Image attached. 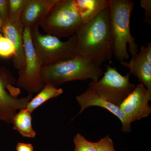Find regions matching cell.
<instances>
[{"mask_svg":"<svg viewBox=\"0 0 151 151\" xmlns=\"http://www.w3.org/2000/svg\"><path fill=\"white\" fill-rule=\"evenodd\" d=\"M17 151H34L32 144L29 143L19 142L16 146Z\"/></svg>","mask_w":151,"mask_h":151,"instance_id":"603a6c76","label":"cell"},{"mask_svg":"<svg viewBox=\"0 0 151 151\" xmlns=\"http://www.w3.org/2000/svg\"><path fill=\"white\" fill-rule=\"evenodd\" d=\"M57 0H27L20 22L30 30L39 27L41 23Z\"/></svg>","mask_w":151,"mask_h":151,"instance_id":"7c38bea8","label":"cell"},{"mask_svg":"<svg viewBox=\"0 0 151 151\" xmlns=\"http://www.w3.org/2000/svg\"><path fill=\"white\" fill-rule=\"evenodd\" d=\"M24 27L21 22L8 21L3 25V35L9 39L14 49V54L12 58L14 67L19 70L24 67L25 51L23 32Z\"/></svg>","mask_w":151,"mask_h":151,"instance_id":"4fadbf2b","label":"cell"},{"mask_svg":"<svg viewBox=\"0 0 151 151\" xmlns=\"http://www.w3.org/2000/svg\"><path fill=\"white\" fill-rule=\"evenodd\" d=\"M106 67L102 78L97 81L90 82L89 87L106 101L120 106L136 86L130 82L129 73L122 75L116 67L110 65Z\"/></svg>","mask_w":151,"mask_h":151,"instance_id":"8992f818","label":"cell"},{"mask_svg":"<svg viewBox=\"0 0 151 151\" xmlns=\"http://www.w3.org/2000/svg\"><path fill=\"white\" fill-rule=\"evenodd\" d=\"M14 54V49L10 40L0 33V57L4 58H12Z\"/></svg>","mask_w":151,"mask_h":151,"instance_id":"d6986e66","label":"cell"},{"mask_svg":"<svg viewBox=\"0 0 151 151\" xmlns=\"http://www.w3.org/2000/svg\"><path fill=\"white\" fill-rule=\"evenodd\" d=\"M151 92L140 83L126 98L119 107L131 122L140 120L151 114Z\"/></svg>","mask_w":151,"mask_h":151,"instance_id":"9c48e42d","label":"cell"},{"mask_svg":"<svg viewBox=\"0 0 151 151\" xmlns=\"http://www.w3.org/2000/svg\"><path fill=\"white\" fill-rule=\"evenodd\" d=\"M33 46L42 65L54 64L76 56V35L65 41L53 36L42 33L39 27L31 30Z\"/></svg>","mask_w":151,"mask_h":151,"instance_id":"5b68a950","label":"cell"},{"mask_svg":"<svg viewBox=\"0 0 151 151\" xmlns=\"http://www.w3.org/2000/svg\"><path fill=\"white\" fill-rule=\"evenodd\" d=\"M73 1L83 25L92 21L110 6V0H73Z\"/></svg>","mask_w":151,"mask_h":151,"instance_id":"5bb4252c","label":"cell"},{"mask_svg":"<svg viewBox=\"0 0 151 151\" xmlns=\"http://www.w3.org/2000/svg\"><path fill=\"white\" fill-rule=\"evenodd\" d=\"M130 0H110V24L114 40V54L120 62L127 60L129 54L132 57L138 53V47L136 39L132 36L130 29V18L134 6Z\"/></svg>","mask_w":151,"mask_h":151,"instance_id":"7a4b0ae2","label":"cell"},{"mask_svg":"<svg viewBox=\"0 0 151 151\" xmlns=\"http://www.w3.org/2000/svg\"><path fill=\"white\" fill-rule=\"evenodd\" d=\"M82 25L73 0H57L40 26L46 34L60 38L71 37Z\"/></svg>","mask_w":151,"mask_h":151,"instance_id":"277c9868","label":"cell"},{"mask_svg":"<svg viewBox=\"0 0 151 151\" xmlns=\"http://www.w3.org/2000/svg\"><path fill=\"white\" fill-rule=\"evenodd\" d=\"M103 74V69L90 60L76 55L54 64L43 65L41 72L42 81L58 88L68 81L86 80L97 81Z\"/></svg>","mask_w":151,"mask_h":151,"instance_id":"3957f363","label":"cell"},{"mask_svg":"<svg viewBox=\"0 0 151 151\" xmlns=\"http://www.w3.org/2000/svg\"><path fill=\"white\" fill-rule=\"evenodd\" d=\"M23 37L25 56L24 65L22 70L18 71L17 86L29 94L38 93L45 85L41 76L43 65L33 46L30 29L24 28Z\"/></svg>","mask_w":151,"mask_h":151,"instance_id":"ba28073f","label":"cell"},{"mask_svg":"<svg viewBox=\"0 0 151 151\" xmlns=\"http://www.w3.org/2000/svg\"><path fill=\"white\" fill-rule=\"evenodd\" d=\"M15 78L8 68L0 66V124H12L17 111L26 108L33 98V94L19 97L20 89L15 86Z\"/></svg>","mask_w":151,"mask_h":151,"instance_id":"52a82bcc","label":"cell"},{"mask_svg":"<svg viewBox=\"0 0 151 151\" xmlns=\"http://www.w3.org/2000/svg\"><path fill=\"white\" fill-rule=\"evenodd\" d=\"M75 145L74 151H97L96 143L87 140L80 134H77L73 137Z\"/></svg>","mask_w":151,"mask_h":151,"instance_id":"ac0fdd59","label":"cell"},{"mask_svg":"<svg viewBox=\"0 0 151 151\" xmlns=\"http://www.w3.org/2000/svg\"><path fill=\"white\" fill-rule=\"evenodd\" d=\"M9 9V0H0V19L4 24L8 21Z\"/></svg>","mask_w":151,"mask_h":151,"instance_id":"44dd1931","label":"cell"},{"mask_svg":"<svg viewBox=\"0 0 151 151\" xmlns=\"http://www.w3.org/2000/svg\"><path fill=\"white\" fill-rule=\"evenodd\" d=\"M96 143L97 151H116L113 140L108 135Z\"/></svg>","mask_w":151,"mask_h":151,"instance_id":"ffe728a7","label":"cell"},{"mask_svg":"<svg viewBox=\"0 0 151 151\" xmlns=\"http://www.w3.org/2000/svg\"><path fill=\"white\" fill-rule=\"evenodd\" d=\"M140 6L145 10V17L144 22L151 25V1L141 0Z\"/></svg>","mask_w":151,"mask_h":151,"instance_id":"7402d4cb","label":"cell"},{"mask_svg":"<svg viewBox=\"0 0 151 151\" xmlns=\"http://www.w3.org/2000/svg\"><path fill=\"white\" fill-rule=\"evenodd\" d=\"M129 70V73L137 77L139 81L151 92V43L141 47L140 51L129 62H121Z\"/></svg>","mask_w":151,"mask_h":151,"instance_id":"8fae6325","label":"cell"},{"mask_svg":"<svg viewBox=\"0 0 151 151\" xmlns=\"http://www.w3.org/2000/svg\"><path fill=\"white\" fill-rule=\"evenodd\" d=\"M76 99L81 108L78 114H81L89 107L92 106L102 107L119 118L122 122V131L123 132H129L132 130V122L123 113L119 106L106 101L91 88L89 87L84 93L77 96Z\"/></svg>","mask_w":151,"mask_h":151,"instance_id":"30bf717a","label":"cell"},{"mask_svg":"<svg viewBox=\"0 0 151 151\" xmlns=\"http://www.w3.org/2000/svg\"><path fill=\"white\" fill-rule=\"evenodd\" d=\"M27 0H9V21H20L22 12Z\"/></svg>","mask_w":151,"mask_h":151,"instance_id":"e0dca14e","label":"cell"},{"mask_svg":"<svg viewBox=\"0 0 151 151\" xmlns=\"http://www.w3.org/2000/svg\"><path fill=\"white\" fill-rule=\"evenodd\" d=\"M76 35V55L82 57L99 66L105 61L111 60L114 54V46L109 7L83 24Z\"/></svg>","mask_w":151,"mask_h":151,"instance_id":"6da1fadb","label":"cell"},{"mask_svg":"<svg viewBox=\"0 0 151 151\" xmlns=\"http://www.w3.org/2000/svg\"><path fill=\"white\" fill-rule=\"evenodd\" d=\"M63 92V90L61 88H56L52 84L47 83L37 95L33 97L28 103L26 109L32 113L37 108L47 100L58 97Z\"/></svg>","mask_w":151,"mask_h":151,"instance_id":"2e32d148","label":"cell"},{"mask_svg":"<svg viewBox=\"0 0 151 151\" xmlns=\"http://www.w3.org/2000/svg\"><path fill=\"white\" fill-rule=\"evenodd\" d=\"M32 113L26 108L19 110L14 116L12 124L14 129L24 137L34 138L36 135L32 126Z\"/></svg>","mask_w":151,"mask_h":151,"instance_id":"9a60e30c","label":"cell"},{"mask_svg":"<svg viewBox=\"0 0 151 151\" xmlns=\"http://www.w3.org/2000/svg\"><path fill=\"white\" fill-rule=\"evenodd\" d=\"M3 25H4V23L0 19V33H1L3 32Z\"/></svg>","mask_w":151,"mask_h":151,"instance_id":"cb8c5ba5","label":"cell"}]
</instances>
